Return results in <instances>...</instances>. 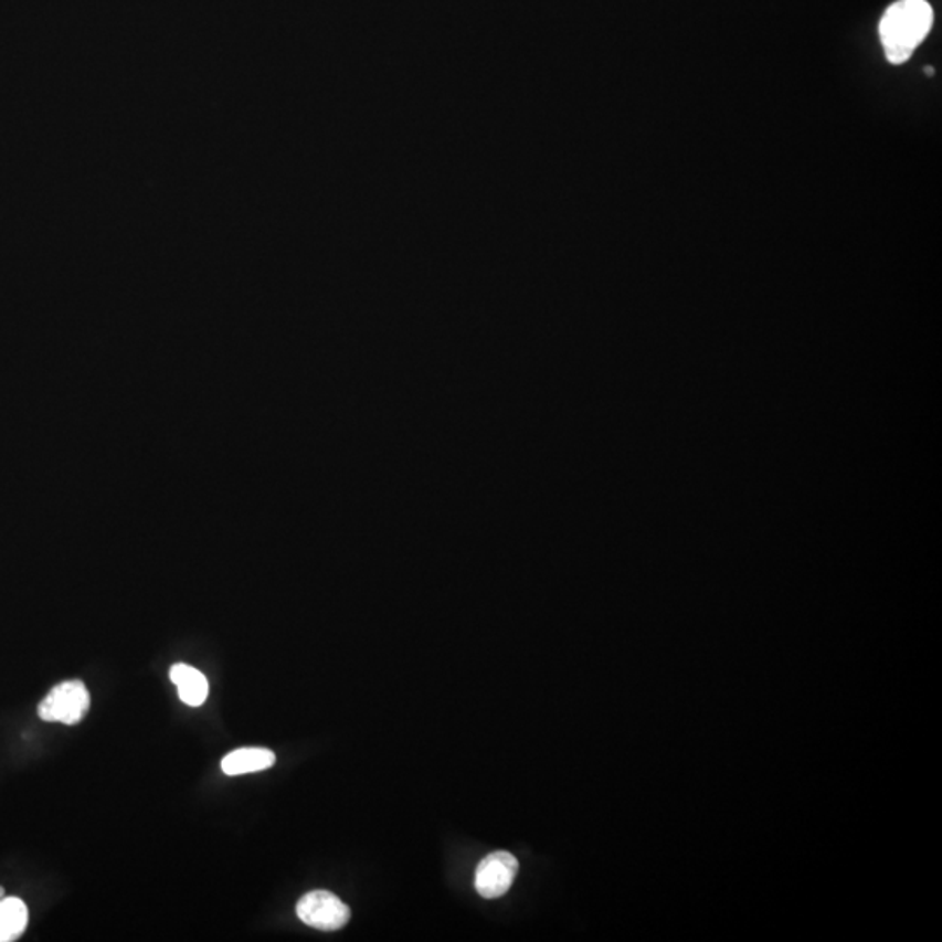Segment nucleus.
<instances>
[{
	"label": "nucleus",
	"mask_w": 942,
	"mask_h": 942,
	"mask_svg": "<svg viewBox=\"0 0 942 942\" xmlns=\"http://www.w3.org/2000/svg\"><path fill=\"white\" fill-rule=\"evenodd\" d=\"M934 25V11L927 0H899L885 11L880 39L887 60L901 65L911 59Z\"/></svg>",
	"instance_id": "f257e3e1"
},
{
	"label": "nucleus",
	"mask_w": 942,
	"mask_h": 942,
	"mask_svg": "<svg viewBox=\"0 0 942 942\" xmlns=\"http://www.w3.org/2000/svg\"><path fill=\"white\" fill-rule=\"evenodd\" d=\"M92 707V697L84 682L65 681L54 686L39 703V718L46 722H62L74 727L83 721Z\"/></svg>",
	"instance_id": "f03ea898"
},
{
	"label": "nucleus",
	"mask_w": 942,
	"mask_h": 942,
	"mask_svg": "<svg viewBox=\"0 0 942 942\" xmlns=\"http://www.w3.org/2000/svg\"><path fill=\"white\" fill-rule=\"evenodd\" d=\"M297 917L313 929L336 932L348 925L351 911L336 893L315 890L300 897L297 902Z\"/></svg>",
	"instance_id": "7ed1b4c3"
},
{
	"label": "nucleus",
	"mask_w": 942,
	"mask_h": 942,
	"mask_svg": "<svg viewBox=\"0 0 942 942\" xmlns=\"http://www.w3.org/2000/svg\"><path fill=\"white\" fill-rule=\"evenodd\" d=\"M519 872V860L510 851H493L478 864L475 872V889L484 899H498L514 885Z\"/></svg>",
	"instance_id": "20e7f679"
},
{
	"label": "nucleus",
	"mask_w": 942,
	"mask_h": 942,
	"mask_svg": "<svg viewBox=\"0 0 942 942\" xmlns=\"http://www.w3.org/2000/svg\"><path fill=\"white\" fill-rule=\"evenodd\" d=\"M276 754L264 748H243L229 752L222 760V772L236 776L245 773L264 772L275 766Z\"/></svg>",
	"instance_id": "39448f33"
},
{
	"label": "nucleus",
	"mask_w": 942,
	"mask_h": 942,
	"mask_svg": "<svg viewBox=\"0 0 942 942\" xmlns=\"http://www.w3.org/2000/svg\"><path fill=\"white\" fill-rule=\"evenodd\" d=\"M170 679L177 689L183 703L191 707H201L208 698V679L198 668L186 664H177L170 668Z\"/></svg>",
	"instance_id": "423d86ee"
},
{
	"label": "nucleus",
	"mask_w": 942,
	"mask_h": 942,
	"mask_svg": "<svg viewBox=\"0 0 942 942\" xmlns=\"http://www.w3.org/2000/svg\"><path fill=\"white\" fill-rule=\"evenodd\" d=\"M29 925V909L18 897L0 899V942L17 941Z\"/></svg>",
	"instance_id": "0eeeda50"
},
{
	"label": "nucleus",
	"mask_w": 942,
	"mask_h": 942,
	"mask_svg": "<svg viewBox=\"0 0 942 942\" xmlns=\"http://www.w3.org/2000/svg\"><path fill=\"white\" fill-rule=\"evenodd\" d=\"M4 893H6L4 889H2V887H0V897H4Z\"/></svg>",
	"instance_id": "6e6552de"
}]
</instances>
